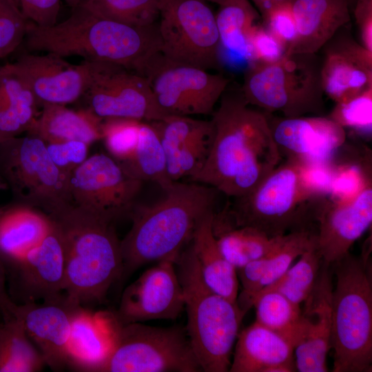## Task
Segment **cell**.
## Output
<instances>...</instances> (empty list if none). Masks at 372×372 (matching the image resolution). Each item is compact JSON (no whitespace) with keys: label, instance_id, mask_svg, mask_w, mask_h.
<instances>
[{"label":"cell","instance_id":"6da1fadb","mask_svg":"<svg viewBox=\"0 0 372 372\" xmlns=\"http://www.w3.org/2000/svg\"><path fill=\"white\" fill-rule=\"evenodd\" d=\"M241 97L223 96L213 112L214 136L206 161L191 178L224 194L242 196L280 163L267 115Z\"/></svg>","mask_w":372,"mask_h":372},{"label":"cell","instance_id":"7a4b0ae2","mask_svg":"<svg viewBox=\"0 0 372 372\" xmlns=\"http://www.w3.org/2000/svg\"><path fill=\"white\" fill-rule=\"evenodd\" d=\"M30 51L117 65L145 76L161 55L157 23L131 25L99 17L81 4L66 20L50 27L28 21L25 36Z\"/></svg>","mask_w":372,"mask_h":372},{"label":"cell","instance_id":"3957f363","mask_svg":"<svg viewBox=\"0 0 372 372\" xmlns=\"http://www.w3.org/2000/svg\"><path fill=\"white\" fill-rule=\"evenodd\" d=\"M163 191L164 198L152 205H135L130 214L132 225L121 240V278L147 263L176 259L201 218L214 209L218 192L199 183L179 181Z\"/></svg>","mask_w":372,"mask_h":372},{"label":"cell","instance_id":"277c9868","mask_svg":"<svg viewBox=\"0 0 372 372\" xmlns=\"http://www.w3.org/2000/svg\"><path fill=\"white\" fill-rule=\"evenodd\" d=\"M50 217L63 247L66 300L83 307L101 302L123 274L121 241L112 222L72 206Z\"/></svg>","mask_w":372,"mask_h":372},{"label":"cell","instance_id":"5b68a950","mask_svg":"<svg viewBox=\"0 0 372 372\" xmlns=\"http://www.w3.org/2000/svg\"><path fill=\"white\" fill-rule=\"evenodd\" d=\"M187 316V335L205 372H227L246 312L204 282L190 245L175 260Z\"/></svg>","mask_w":372,"mask_h":372},{"label":"cell","instance_id":"8992f818","mask_svg":"<svg viewBox=\"0 0 372 372\" xmlns=\"http://www.w3.org/2000/svg\"><path fill=\"white\" fill-rule=\"evenodd\" d=\"M367 257L349 252L331 265L333 372H369L372 366V284Z\"/></svg>","mask_w":372,"mask_h":372},{"label":"cell","instance_id":"52a82bcc","mask_svg":"<svg viewBox=\"0 0 372 372\" xmlns=\"http://www.w3.org/2000/svg\"><path fill=\"white\" fill-rule=\"evenodd\" d=\"M232 208L219 216L231 227H250L270 238L313 227V209L319 198L303 187L297 161L286 159Z\"/></svg>","mask_w":372,"mask_h":372},{"label":"cell","instance_id":"ba28073f","mask_svg":"<svg viewBox=\"0 0 372 372\" xmlns=\"http://www.w3.org/2000/svg\"><path fill=\"white\" fill-rule=\"evenodd\" d=\"M321 61L316 54L291 53L273 63L247 66L242 95L247 104L285 117L319 115L324 110Z\"/></svg>","mask_w":372,"mask_h":372},{"label":"cell","instance_id":"9c48e42d","mask_svg":"<svg viewBox=\"0 0 372 372\" xmlns=\"http://www.w3.org/2000/svg\"><path fill=\"white\" fill-rule=\"evenodd\" d=\"M0 174L23 205L49 216L70 206L69 176L55 165L45 142L34 134L0 143Z\"/></svg>","mask_w":372,"mask_h":372},{"label":"cell","instance_id":"30bf717a","mask_svg":"<svg viewBox=\"0 0 372 372\" xmlns=\"http://www.w3.org/2000/svg\"><path fill=\"white\" fill-rule=\"evenodd\" d=\"M203 371L187 333L180 327H156L117 320L114 342L99 372Z\"/></svg>","mask_w":372,"mask_h":372},{"label":"cell","instance_id":"8fae6325","mask_svg":"<svg viewBox=\"0 0 372 372\" xmlns=\"http://www.w3.org/2000/svg\"><path fill=\"white\" fill-rule=\"evenodd\" d=\"M157 23L161 52L167 61L207 70L220 59L215 14L202 0H161Z\"/></svg>","mask_w":372,"mask_h":372},{"label":"cell","instance_id":"7c38bea8","mask_svg":"<svg viewBox=\"0 0 372 372\" xmlns=\"http://www.w3.org/2000/svg\"><path fill=\"white\" fill-rule=\"evenodd\" d=\"M143 183L111 156L96 153L69 174V205L113 222L130 215Z\"/></svg>","mask_w":372,"mask_h":372},{"label":"cell","instance_id":"4fadbf2b","mask_svg":"<svg viewBox=\"0 0 372 372\" xmlns=\"http://www.w3.org/2000/svg\"><path fill=\"white\" fill-rule=\"evenodd\" d=\"M146 78L158 105L167 116L212 113L229 83V79L221 74L172 63L163 56Z\"/></svg>","mask_w":372,"mask_h":372},{"label":"cell","instance_id":"5bb4252c","mask_svg":"<svg viewBox=\"0 0 372 372\" xmlns=\"http://www.w3.org/2000/svg\"><path fill=\"white\" fill-rule=\"evenodd\" d=\"M87 109L99 118H127L147 122L167 116L158 105L148 79L107 63L83 95Z\"/></svg>","mask_w":372,"mask_h":372},{"label":"cell","instance_id":"9a60e30c","mask_svg":"<svg viewBox=\"0 0 372 372\" xmlns=\"http://www.w3.org/2000/svg\"><path fill=\"white\" fill-rule=\"evenodd\" d=\"M54 53L27 54L14 63L40 106L66 105L83 97L108 63L85 60L72 64Z\"/></svg>","mask_w":372,"mask_h":372},{"label":"cell","instance_id":"2e32d148","mask_svg":"<svg viewBox=\"0 0 372 372\" xmlns=\"http://www.w3.org/2000/svg\"><path fill=\"white\" fill-rule=\"evenodd\" d=\"M174 258L157 262L127 286L114 317L119 324L175 320L184 309V295Z\"/></svg>","mask_w":372,"mask_h":372},{"label":"cell","instance_id":"e0dca14e","mask_svg":"<svg viewBox=\"0 0 372 372\" xmlns=\"http://www.w3.org/2000/svg\"><path fill=\"white\" fill-rule=\"evenodd\" d=\"M316 245L327 265L349 252L353 243L371 226L372 185L347 203L319 198L313 209Z\"/></svg>","mask_w":372,"mask_h":372},{"label":"cell","instance_id":"ac0fdd59","mask_svg":"<svg viewBox=\"0 0 372 372\" xmlns=\"http://www.w3.org/2000/svg\"><path fill=\"white\" fill-rule=\"evenodd\" d=\"M267 117L273 140L286 159L332 162L347 142V131L329 116Z\"/></svg>","mask_w":372,"mask_h":372},{"label":"cell","instance_id":"d6986e66","mask_svg":"<svg viewBox=\"0 0 372 372\" xmlns=\"http://www.w3.org/2000/svg\"><path fill=\"white\" fill-rule=\"evenodd\" d=\"M78 305L65 296L51 300L17 304L10 297L4 309L19 316L45 364L54 371L68 366V346L73 315Z\"/></svg>","mask_w":372,"mask_h":372},{"label":"cell","instance_id":"ffe728a7","mask_svg":"<svg viewBox=\"0 0 372 372\" xmlns=\"http://www.w3.org/2000/svg\"><path fill=\"white\" fill-rule=\"evenodd\" d=\"M53 225L44 239L8 267L20 303L51 301L63 296L65 256L61 236Z\"/></svg>","mask_w":372,"mask_h":372},{"label":"cell","instance_id":"44dd1931","mask_svg":"<svg viewBox=\"0 0 372 372\" xmlns=\"http://www.w3.org/2000/svg\"><path fill=\"white\" fill-rule=\"evenodd\" d=\"M331 265L322 262L311 292L303 302L300 334L294 348L299 372L328 371L327 358L331 337Z\"/></svg>","mask_w":372,"mask_h":372},{"label":"cell","instance_id":"7402d4cb","mask_svg":"<svg viewBox=\"0 0 372 372\" xmlns=\"http://www.w3.org/2000/svg\"><path fill=\"white\" fill-rule=\"evenodd\" d=\"M341 29L322 47L321 61L324 94L335 103L372 87V52Z\"/></svg>","mask_w":372,"mask_h":372},{"label":"cell","instance_id":"603a6c76","mask_svg":"<svg viewBox=\"0 0 372 372\" xmlns=\"http://www.w3.org/2000/svg\"><path fill=\"white\" fill-rule=\"evenodd\" d=\"M316 245L315 227L294 230L278 236L271 249L262 257L237 269L242 287L237 298L240 308L247 312L251 307L253 298L259 291L277 280L295 259Z\"/></svg>","mask_w":372,"mask_h":372},{"label":"cell","instance_id":"cb8c5ba5","mask_svg":"<svg viewBox=\"0 0 372 372\" xmlns=\"http://www.w3.org/2000/svg\"><path fill=\"white\" fill-rule=\"evenodd\" d=\"M230 372H293L294 348L282 337L254 322L239 331Z\"/></svg>","mask_w":372,"mask_h":372},{"label":"cell","instance_id":"d4e9b609","mask_svg":"<svg viewBox=\"0 0 372 372\" xmlns=\"http://www.w3.org/2000/svg\"><path fill=\"white\" fill-rule=\"evenodd\" d=\"M116 323L114 315L79 306L72 320L67 367L99 372L112 349Z\"/></svg>","mask_w":372,"mask_h":372},{"label":"cell","instance_id":"484cf974","mask_svg":"<svg viewBox=\"0 0 372 372\" xmlns=\"http://www.w3.org/2000/svg\"><path fill=\"white\" fill-rule=\"evenodd\" d=\"M348 0H292L298 37L287 54H316L351 21Z\"/></svg>","mask_w":372,"mask_h":372},{"label":"cell","instance_id":"4316f807","mask_svg":"<svg viewBox=\"0 0 372 372\" xmlns=\"http://www.w3.org/2000/svg\"><path fill=\"white\" fill-rule=\"evenodd\" d=\"M52 225L48 215L23 205L0 215V261L6 271L37 246Z\"/></svg>","mask_w":372,"mask_h":372},{"label":"cell","instance_id":"83f0119b","mask_svg":"<svg viewBox=\"0 0 372 372\" xmlns=\"http://www.w3.org/2000/svg\"><path fill=\"white\" fill-rule=\"evenodd\" d=\"M40 106L14 63L0 66V143L28 132Z\"/></svg>","mask_w":372,"mask_h":372},{"label":"cell","instance_id":"f1b7e54d","mask_svg":"<svg viewBox=\"0 0 372 372\" xmlns=\"http://www.w3.org/2000/svg\"><path fill=\"white\" fill-rule=\"evenodd\" d=\"M214 209L207 213L194 229L190 247L202 278L214 292L237 302L239 281L237 271L221 253L213 231Z\"/></svg>","mask_w":372,"mask_h":372},{"label":"cell","instance_id":"f546056e","mask_svg":"<svg viewBox=\"0 0 372 372\" xmlns=\"http://www.w3.org/2000/svg\"><path fill=\"white\" fill-rule=\"evenodd\" d=\"M32 129V133L47 143L79 141L89 145L102 139L103 119L90 110H74L65 105L43 104Z\"/></svg>","mask_w":372,"mask_h":372},{"label":"cell","instance_id":"4dcf8cb0","mask_svg":"<svg viewBox=\"0 0 372 372\" xmlns=\"http://www.w3.org/2000/svg\"><path fill=\"white\" fill-rule=\"evenodd\" d=\"M220 50L225 51L247 63H253L250 37L259 23L260 15L248 0H228L219 5L215 14Z\"/></svg>","mask_w":372,"mask_h":372},{"label":"cell","instance_id":"1f68e13d","mask_svg":"<svg viewBox=\"0 0 372 372\" xmlns=\"http://www.w3.org/2000/svg\"><path fill=\"white\" fill-rule=\"evenodd\" d=\"M0 322V372H37L46 365L23 320L5 309Z\"/></svg>","mask_w":372,"mask_h":372},{"label":"cell","instance_id":"d6a6232c","mask_svg":"<svg viewBox=\"0 0 372 372\" xmlns=\"http://www.w3.org/2000/svg\"><path fill=\"white\" fill-rule=\"evenodd\" d=\"M213 231L226 260L237 270L266 254L277 238L250 227H231L214 217Z\"/></svg>","mask_w":372,"mask_h":372},{"label":"cell","instance_id":"836d02e7","mask_svg":"<svg viewBox=\"0 0 372 372\" xmlns=\"http://www.w3.org/2000/svg\"><path fill=\"white\" fill-rule=\"evenodd\" d=\"M119 163L130 176L142 182H154L163 190L174 182L168 176L166 156L159 136L149 122H141L133 156Z\"/></svg>","mask_w":372,"mask_h":372},{"label":"cell","instance_id":"e575fe53","mask_svg":"<svg viewBox=\"0 0 372 372\" xmlns=\"http://www.w3.org/2000/svg\"><path fill=\"white\" fill-rule=\"evenodd\" d=\"M251 307L256 309V322L276 333L295 348L300 334V304L277 291H267L254 297Z\"/></svg>","mask_w":372,"mask_h":372},{"label":"cell","instance_id":"d590c367","mask_svg":"<svg viewBox=\"0 0 372 372\" xmlns=\"http://www.w3.org/2000/svg\"><path fill=\"white\" fill-rule=\"evenodd\" d=\"M322 262L317 246H313L300 256L298 261L281 277L258 293L275 291L292 302L300 304L313 289Z\"/></svg>","mask_w":372,"mask_h":372},{"label":"cell","instance_id":"8d00e7d4","mask_svg":"<svg viewBox=\"0 0 372 372\" xmlns=\"http://www.w3.org/2000/svg\"><path fill=\"white\" fill-rule=\"evenodd\" d=\"M358 158L338 161L334 158V173L328 198L340 203L354 200L371 181V153L364 149Z\"/></svg>","mask_w":372,"mask_h":372},{"label":"cell","instance_id":"74e56055","mask_svg":"<svg viewBox=\"0 0 372 372\" xmlns=\"http://www.w3.org/2000/svg\"><path fill=\"white\" fill-rule=\"evenodd\" d=\"M161 0H83L81 3L99 17L135 25L156 23Z\"/></svg>","mask_w":372,"mask_h":372},{"label":"cell","instance_id":"f35d334b","mask_svg":"<svg viewBox=\"0 0 372 372\" xmlns=\"http://www.w3.org/2000/svg\"><path fill=\"white\" fill-rule=\"evenodd\" d=\"M141 121L127 118H107L101 124L102 139L106 149L118 163L134 155L139 136Z\"/></svg>","mask_w":372,"mask_h":372},{"label":"cell","instance_id":"ab89813d","mask_svg":"<svg viewBox=\"0 0 372 372\" xmlns=\"http://www.w3.org/2000/svg\"><path fill=\"white\" fill-rule=\"evenodd\" d=\"M214 132L189 140L167 158V174L172 181L187 176L192 178L201 169L210 150Z\"/></svg>","mask_w":372,"mask_h":372},{"label":"cell","instance_id":"60d3db41","mask_svg":"<svg viewBox=\"0 0 372 372\" xmlns=\"http://www.w3.org/2000/svg\"><path fill=\"white\" fill-rule=\"evenodd\" d=\"M345 130L371 136L372 132V87L347 100L335 103L328 116Z\"/></svg>","mask_w":372,"mask_h":372},{"label":"cell","instance_id":"b9f144b4","mask_svg":"<svg viewBox=\"0 0 372 372\" xmlns=\"http://www.w3.org/2000/svg\"><path fill=\"white\" fill-rule=\"evenodd\" d=\"M28 20L8 0H0V60L12 53L24 40Z\"/></svg>","mask_w":372,"mask_h":372},{"label":"cell","instance_id":"7bdbcfd3","mask_svg":"<svg viewBox=\"0 0 372 372\" xmlns=\"http://www.w3.org/2000/svg\"><path fill=\"white\" fill-rule=\"evenodd\" d=\"M298 163L301 183L313 197H327L333 177L334 163Z\"/></svg>","mask_w":372,"mask_h":372},{"label":"cell","instance_id":"ee69618b","mask_svg":"<svg viewBox=\"0 0 372 372\" xmlns=\"http://www.w3.org/2000/svg\"><path fill=\"white\" fill-rule=\"evenodd\" d=\"M262 19V23L285 45L288 52L298 37L291 2L276 5Z\"/></svg>","mask_w":372,"mask_h":372},{"label":"cell","instance_id":"f6af8a7d","mask_svg":"<svg viewBox=\"0 0 372 372\" xmlns=\"http://www.w3.org/2000/svg\"><path fill=\"white\" fill-rule=\"evenodd\" d=\"M250 47L253 63H273L287 54V48L262 23L251 34Z\"/></svg>","mask_w":372,"mask_h":372},{"label":"cell","instance_id":"bcb514c9","mask_svg":"<svg viewBox=\"0 0 372 372\" xmlns=\"http://www.w3.org/2000/svg\"><path fill=\"white\" fill-rule=\"evenodd\" d=\"M89 146L79 141L46 143V149L52 162L68 176L87 159Z\"/></svg>","mask_w":372,"mask_h":372},{"label":"cell","instance_id":"7dc6e473","mask_svg":"<svg viewBox=\"0 0 372 372\" xmlns=\"http://www.w3.org/2000/svg\"><path fill=\"white\" fill-rule=\"evenodd\" d=\"M20 10L26 19L39 27L57 23L60 0H19Z\"/></svg>","mask_w":372,"mask_h":372},{"label":"cell","instance_id":"c3c4849f","mask_svg":"<svg viewBox=\"0 0 372 372\" xmlns=\"http://www.w3.org/2000/svg\"><path fill=\"white\" fill-rule=\"evenodd\" d=\"M355 2L354 17L360 44L372 52V0H356Z\"/></svg>","mask_w":372,"mask_h":372},{"label":"cell","instance_id":"681fc988","mask_svg":"<svg viewBox=\"0 0 372 372\" xmlns=\"http://www.w3.org/2000/svg\"><path fill=\"white\" fill-rule=\"evenodd\" d=\"M6 271L0 261V312L4 308L6 301L10 298L6 289Z\"/></svg>","mask_w":372,"mask_h":372},{"label":"cell","instance_id":"f907efd6","mask_svg":"<svg viewBox=\"0 0 372 372\" xmlns=\"http://www.w3.org/2000/svg\"><path fill=\"white\" fill-rule=\"evenodd\" d=\"M72 9L80 5L83 0H64Z\"/></svg>","mask_w":372,"mask_h":372},{"label":"cell","instance_id":"816d5d0a","mask_svg":"<svg viewBox=\"0 0 372 372\" xmlns=\"http://www.w3.org/2000/svg\"><path fill=\"white\" fill-rule=\"evenodd\" d=\"M202 1H209V2L217 3L218 5H221L228 0H202Z\"/></svg>","mask_w":372,"mask_h":372},{"label":"cell","instance_id":"f5cc1de1","mask_svg":"<svg viewBox=\"0 0 372 372\" xmlns=\"http://www.w3.org/2000/svg\"><path fill=\"white\" fill-rule=\"evenodd\" d=\"M276 5L283 3H287L291 2L292 0H271Z\"/></svg>","mask_w":372,"mask_h":372},{"label":"cell","instance_id":"db71d44e","mask_svg":"<svg viewBox=\"0 0 372 372\" xmlns=\"http://www.w3.org/2000/svg\"><path fill=\"white\" fill-rule=\"evenodd\" d=\"M12 5L20 9L19 0H8Z\"/></svg>","mask_w":372,"mask_h":372},{"label":"cell","instance_id":"11a10c76","mask_svg":"<svg viewBox=\"0 0 372 372\" xmlns=\"http://www.w3.org/2000/svg\"><path fill=\"white\" fill-rule=\"evenodd\" d=\"M349 1V3L353 1H356V0H348Z\"/></svg>","mask_w":372,"mask_h":372}]
</instances>
